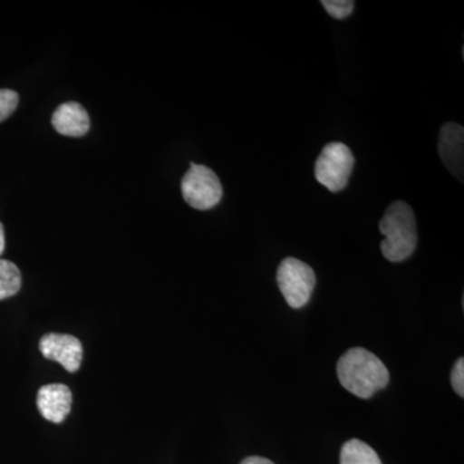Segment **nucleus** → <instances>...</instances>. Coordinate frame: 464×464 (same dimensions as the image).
<instances>
[{"instance_id":"6e6552de","label":"nucleus","mask_w":464,"mask_h":464,"mask_svg":"<svg viewBox=\"0 0 464 464\" xmlns=\"http://www.w3.org/2000/svg\"><path fill=\"white\" fill-rule=\"evenodd\" d=\"M72 393L65 384H47L39 390L36 405L44 420L53 423L65 420L72 411Z\"/></svg>"},{"instance_id":"f03ea898","label":"nucleus","mask_w":464,"mask_h":464,"mask_svg":"<svg viewBox=\"0 0 464 464\" xmlns=\"http://www.w3.org/2000/svg\"><path fill=\"white\" fill-rule=\"evenodd\" d=\"M384 240L382 255L390 262L405 261L413 255L418 243L417 224L413 209L405 201H393L380 222Z\"/></svg>"},{"instance_id":"9b49d317","label":"nucleus","mask_w":464,"mask_h":464,"mask_svg":"<svg viewBox=\"0 0 464 464\" xmlns=\"http://www.w3.org/2000/svg\"><path fill=\"white\" fill-rule=\"evenodd\" d=\"M23 277L14 262L0 259V301L14 297L21 289Z\"/></svg>"},{"instance_id":"39448f33","label":"nucleus","mask_w":464,"mask_h":464,"mask_svg":"<svg viewBox=\"0 0 464 464\" xmlns=\"http://www.w3.org/2000/svg\"><path fill=\"white\" fill-rule=\"evenodd\" d=\"M277 285L292 308L306 306L316 285L313 268L297 258H285L277 268Z\"/></svg>"},{"instance_id":"423d86ee","label":"nucleus","mask_w":464,"mask_h":464,"mask_svg":"<svg viewBox=\"0 0 464 464\" xmlns=\"http://www.w3.org/2000/svg\"><path fill=\"white\" fill-rule=\"evenodd\" d=\"M42 355L48 360H54L70 373H75L81 368L83 359V347L78 338L69 334H45L39 342Z\"/></svg>"},{"instance_id":"ddd939ff","label":"nucleus","mask_w":464,"mask_h":464,"mask_svg":"<svg viewBox=\"0 0 464 464\" xmlns=\"http://www.w3.org/2000/svg\"><path fill=\"white\" fill-rule=\"evenodd\" d=\"M17 92L11 90H0V123L14 114L18 106Z\"/></svg>"},{"instance_id":"f257e3e1","label":"nucleus","mask_w":464,"mask_h":464,"mask_svg":"<svg viewBox=\"0 0 464 464\" xmlns=\"http://www.w3.org/2000/svg\"><path fill=\"white\" fill-rule=\"evenodd\" d=\"M342 386L360 399H369L389 384L390 372L383 362L362 347H353L337 364Z\"/></svg>"},{"instance_id":"20e7f679","label":"nucleus","mask_w":464,"mask_h":464,"mask_svg":"<svg viewBox=\"0 0 464 464\" xmlns=\"http://www.w3.org/2000/svg\"><path fill=\"white\" fill-rule=\"evenodd\" d=\"M181 190L186 203L198 210L212 209L224 197L218 176L201 164H190V169L183 176Z\"/></svg>"},{"instance_id":"f8f14e48","label":"nucleus","mask_w":464,"mask_h":464,"mask_svg":"<svg viewBox=\"0 0 464 464\" xmlns=\"http://www.w3.org/2000/svg\"><path fill=\"white\" fill-rule=\"evenodd\" d=\"M322 5L333 18L343 20L353 14L355 3L353 0H323Z\"/></svg>"},{"instance_id":"2eb2a0df","label":"nucleus","mask_w":464,"mask_h":464,"mask_svg":"<svg viewBox=\"0 0 464 464\" xmlns=\"http://www.w3.org/2000/svg\"><path fill=\"white\" fill-rule=\"evenodd\" d=\"M240 464H275L274 462H271L270 459H267V458H262V457H249L246 458V459L243 460Z\"/></svg>"},{"instance_id":"0eeeda50","label":"nucleus","mask_w":464,"mask_h":464,"mask_svg":"<svg viewBox=\"0 0 464 464\" xmlns=\"http://www.w3.org/2000/svg\"><path fill=\"white\" fill-rule=\"evenodd\" d=\"M439 155L449 172L459 182L464 173V130L458 123L442 125L439 136Z\"/></svg>"},{"instance_id":"4468645a","label":"nucleus","mask_w":464,"mask_h":464,"mask_svg":"<svg viewBox=\"0 0 464 464\" xmlns=\"http://www.w3.org/2000/svg\"><path fill=\"white\" fill-rule=\"evenodd\" d=\"M451 386H453L454 391L463 398L464 396V359L463 357H459L457 360L456 364L453 366V371H451Z\"/></svg>"},{"instance_id":"7ed1b4c3","label":"nucleus","mask_w":464,"mask_h":464,"mask_svg":"<svg viewBox=\"0 0 464 464\" xmlns=\"http://www.w3.org/2000/svg\"><path fill=\"white\" fill-rule=\"evenodd\" d=\"M353 167L355 158L347 145L342 142L328 143L316 160V181L329 191L340 192L348 185Z\"/></svg>"},{"instance_id":"dca6fc26","label":"nucleus","mask_w":464,"mask_h":464,"mask_svg":"<svg viewBox=\"0 0 464 464\" xmlns=\"http://www.w3.org/2000/svg\"><path fill=\"white\" fill-rule=\"evenodd\" d=\"M5 249V227L0 224V256L3 255Z\"/></svg>"},{"instance_id":"1a4fd4ad","label":"nucleus","mask_w":464,"mask_h":464,"mask_svg":"<svg viewBox=\"0 0 464 464\" xmlns=\"http://www.w3.org/2000/svg\"><path fill=\"white\" fill-rule=\"evenodd\" d=\"M52 125L58 133L66 137H83L90 130V116L78 102H66L58 106L52 115Z\"/></svg>"},{"instance_id":"9d476101","label":"nucleus","mask_w":464,"mask_h":464,"mask_svg":"<svg viewBox=\"0 0 464 464\" xmlns=\"http://www.w3.org/2000/svg\"><path fill=\"white\" fill-rule=\"evenodd\" d=\"M341 464H382L375 450L362 442L353 439L341 450Z\"/></svg>"}]
</instances>
